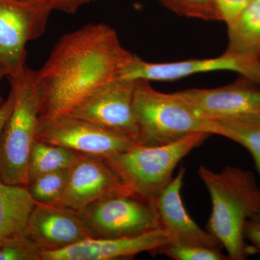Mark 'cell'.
I'll use <instances>...</instances> for the list:
<instances>
[{
    "mask_svg": "<svg viewBox=\"0 0 260 260\" xmlns=\"http://www.w3.org/2000/svg\"><path fill=\"white\" fill-rule=\"evenodd\" d=\"M133 109L142 145L168 144L198 133L213 135V121L178 92L162 93L148 80H136Z\"/></svg>",
    "mask_w": 260,
    "mask_h": 260,
    "instance_id": "cell-4",
    "label": "cell"
},
{
    "mask_svg": "<svg viewBox=\"0 0 260 260\" xmlns=\"http://www.w3.org/2000/svg\"><path fill=\"white\" fill-rule=\"evenodd\" d=\"M253 0H215L220 21L232 25Z\"/></svg>",
    "mask_w": 260,
    "mask_h": 260,
    "instance_id": "cell-24",
    "label": "cell"
},
{
    "mask_svg": "<svg viewBox=\"0 0 260 260\" xmlns=\"http://www.w3.org/2000/svg\"><path fill=\"white\" fill-rule=\"evenodd\" d=\"M96 0H44L48 8L53 11L61 12L66 14H75L83 5L93 3Z\"/></svg>",
    "mask_w": 260,
    "mask_h": 260,
    "instance_id": "cell-25",
    "label": "cell"
},
{
    "mask_svg": "<svg viewBox=\"0 0 260 260\" xmlns=\"http://www.w3.org/2000/svg\"><path fill=\"white\" fill-rule=\"evenodd\" d=\"M78 213L92 239L137 237L162 229L155 203L136 194L103 198Z\"/></svg>",
    "mask_w": 260,
    "mask_h": 260,
    "instance_id": "cell-6",
    "label": "cell"
},
{
    "mask_svg": "<svg viewBox=\"0 0 260 260\" xmlns=\"http://www.w3.org/2000/svg\"><path fill=\"white\" fill-rule=\"evenodd\" d=\"M230 71L260 87V60L224 54L208 59H191L173 62H148L133 54L123 67L119 78L148 81H172L199 73Z\"/></svg>",
    "mask_w": 260,
    "mask_h": 260,
    "instance_id": "cell-10",
    "label": "cell"
},
{
    "mask_svg": "<svg viewBox=\"0 0 260 260\" xmlns=\"http://www.w3.org/2000/svg\"><path fill=\"white\" fill-rule=\"evenodd\" d=\"M71 169L48 173L28 183L29 193L37 204H54L61 198L68 186Z\"/></svg>",
    "mask_w": 260,
    "mask_h": 260,
    "instance_id": "cell-20",
    "label": "cell"
},
{
    "mask_svg": "<svg viewBox=\"0 0 260 260\" xmlns=\"http://www.w3.org/2000/svg\"><path fill=\"white\" fill-rule=\"evenodd\" d=\"M220 249L203 246L169 244L161 248L157 254H164L176 260L229 259Z\"/></svg>",
    "mask_w": 260,
    "mask_h": 260,
    "instance_id": "cell-22",
    "label": "cell"
},
{
    "mask_svg": "<svg viewBox=\"0 0 260 260\" xmlns=\"http://www.w3.org/2000/svg\"><path fill=\"white\" fill-rule=\"evenodd\" d=\"M36 202L28 188L0 180V248L23 234Z\"/></svg>",
    "mask_w": 260,
    "mask_h": 260,
    "instance_id": "cell-16",
    "label": "cell"
},
{
    "mask_svg": "<svg viewBox=\"0 0 260 260\" xmlns=\"http://www.w3.org/2000/svg\"><path fill=\"white\" fill-rule=\"evenodd\" d=\"M213 135L225 137L244 147L254 159L260 179V120L213 121Z\"/></svg>",
    "mask_w": 260,
    "mask_h": 260,
    "instance_id": "cell-19",
    "label": "cell"
},
{
    "mask_svg": "<svg viewBox=\"0 0 260 260\" xmlns=\"http://www.w3.org/2000/svg\"><path fill=\"white\" fill-rule=\"evenodd\" d=\"M43 252L25 232L0 248V260H42Z\"/></svg>",
    "mask_w": 260,
    "mask_h": 260,
    "instance_id": "cell-23",
    "label": "cell"
},
{
    "mask_svg": "<svg viewBox=\"0 0 260 260\" xmlns=\"http://www.w3.org/2000/svg\"><path fill=\"white\" fill-rule=\"evenodd\" d=\"M22 1L34 2V3H44V0H22Z\"/></svg>",
    "mask_w": 260,
    "mask_h": 260,
    "instance_id": "cell-29",
    "label": "cell"
},
{
    "mask_svg": "<svg viewBox=\"0 0 260 260\" xmlns=\"http://www.w3.org/2000/svg\"><path fill=\"white\" fill-rule=\"evenodd\" d=\"M118 194H135L106 159L81 153L64 193L52 205L80 211L97 200Z\"/></svg>",
    "mask_w": 260,
    "mask_h": 260,
    "instance_id": "cell-12",
    "label": "cell"
},
{
    "mask_svg": "<svg viewBox=\"0 0 260 260\" xmlns=\"http://www.w3.org/2000/svg\"><path fill=\"white\" fill-rule=\"evenodd\" d=\"M25 233L44 251L59 250L91 239L78 211L56 205L37 203Z\"/></svg>",
    "mask_w": 260,
    "mask_h": 260,
    "instance_id": "cell-14",
    "label": "cell"
},
{
    "mask_svg": "<svg viewBox=\"0 0 260 260\" xmlns=\"http://www.w3.org/2000/svg\"><path fill=\"white\" fill-rule=\"evenodd\" d=\"M244 234L246 241H249L256 253L260 254V213L246 221Z\"/></svg>",
    "mask_w": 260,
    "mask_h": 260,
    "instance_id": "cell-26",
    "label": "cell"
},
{
    "mask_svg": "<svg viewBox=\"0 0 260 260\" xmlns=\"http://www.w3.org/2000/svg\"><path fill=\"white\" fill-rule=\"evenodd\" d=\"M228 46L225 53L260 60V0L251 4L228 26Z\"/></svg>",
    "mask_w": 260,
    "mask_h": 260,
    "instance_id": "cell-17",
    "label": "cell"
},
{
    "mask_svg": "<svg viewBox=\"0 0 260 260\" xmlns=\"http://www.w3.org/2000/svg\"><path fill=\"white\" fill-rule=\"evenodd\" d=\"M167 231L157 229L133 237L88 239L64 249L44 251L42 260H112L133 257L140 253L156 254L171 244Z\"/></svg>",
    "mask_w": 260,
    "mask_h": 260,
    "instance_id": "cell-13",
    "label": "cell"
},
{
    "mask_svg": "<svg viewBox=\"0 0 260 260\" xmlns=\"http://www.w3.org/2000/svg\"><path fill=\"white\" fill-rule=\"evenodd\" d=\"M133 54L106 23L88 24L61 37L37 71L39 121L69 114L85 97L117 78Z\"/></svg>",
    "mask_w": 260,
    "mask_h": 260,
    "instance_id": "cell-1",
    "label": "cell"
},
{
    "mask_svg": "<svg viewBox=\"0 0 260 260\" xmlns=\"http://www.w3.org/2000/svg\"><path fill=\"white\" fill-rule=\"evenodd\" d=\"M80 156L81 153L72 149L36 140L29 156L28 183L48 173L72 169Z\"/></svg>",
    "mask_w": 260,
    "mask_h": 260,
    "instance_id": "cell-18",
    "label": "cell"
},
{
    "mask_svg": "<svg viewBox=\"0 0 260 260\" xmlns=\"http://www.w3.org/2000/svg\"><path fill=\"white\" fill-rule=\"evenodd\" d=\"M36 140L107 159L139 142L70 115L39 121Z\"/></svg>",
    "mask_w": 260,
    "mask_h": 260,
    "instance_id": "cell-8",
    "label": "cell"
},
{
    "mask_svg": "<svg viewBox=\"0 0 260 260\" xmlns=\"http://www.w3.org/2000/svg\"><path fill=\"white\" fill-rule=\"evenodd\" d=\"M136 80L115 78L85 97L67 115L88 121L139 142L133 102Z\"/></svg>",
    "mask_w": 260,
    "mask_h": 260,
    "instance_id": "cell-9",
    "label": "cell"
},
{
    "mask_svg": "<svg viewBox=\"0 0 260 260\" xmlns=\"http://www.w3.org/2000/svg\"><path fill=\"white\" fill-rule=\"evenodd\" d=\"M179 16L205 21H220L215 0H157Z\"/></svg>",
    "mask_w": 260,
    "mask_h": 260,
    "instance_id": "cell-21",
    "label": "cell"
},
{
    "mask_svg": "<svg viewBox=\"0 0 260 260\" xmlns=\"http://www.w3.org/2000/svg\"><path fill=\"white\" fill-rule=\"evenodd\" d=\"M8 79L14 104L0 135V180L27 187L29 156L39 126L41 99L37 71L26 67L20 74Z\"/></svg>",
    "mask_w": 260,
    "mask_h": 260,
    "instance_id": "cell-3",
    "label": "cell"
},
{
    "mask_svg": "<svg viewBox=\"0 0 260 260\" xmlns=\"http://www.w3.org/2000/svg\"><path fill=\"white\" fill-rule=\"evenodd\" d=\"M51 12L45 3L0 0V65L8 78L26 68L27 44L46 31Z\"/></svg>",
    "mask_w": 260,
    "mask_h": 260,
    "instance_id": "cell-7",
    "label": "cell"
},
{
    "mask_svg": "<svg viewBox=\"0 0 260 260\" xmlns=\"http://www.w3.org/2000/svg\"><path fill=\"white\" fill-rule=\"evenodd\" d=\"M198 175L211 199L207 231L225 248L229 259H247L256 251L246 242L244 226L260 213V186L254 174L231 167L217 173L201 166Z\"/></svg>",
    "mask_w": 260,
    "mask_h": 260,
    "instance_id": "cell-2",
    "label": "cell"
},
{
    "mask_svg": "<svg viewBox=\"0 0 260 260\" xmlns=\"http://www.w3.org/2000/svg\"><path fill=\"white\" fill-rule=\"evenodd\" d=\"M185 173V169L181 167L177 175L154 201L161 228L169 234L171 244L221 249L216 238L203 230L186 211L181 194Z\"/></svg>",
    "mask_w": 260,
    "mask_h": 260,
    "instance_id": "cell-15",
    "label": "cell"
},
{
    "mask_svg": "<svg viewBox=\"0 0 260 260\" xmlns=\"http://www.w3.org/2000/svg\"><path fill=\"white\" fill-rule=\"evenodd\" d=\"M13 104H14V94L10 90L9 95L5 100V104L0 109V135H1L2 131L4 128L5 123H6L10 114H11Z\"/></svg>",
    "mask_w": 260,
    "mask_h": 260,
    "instance_id": "cell-27",
    "label": "cell"
},
{
    "mask_svg": "<svg viewBox=\"0 0 260 260\" xmlns=\"http://www.w3.org/2000/svg\"><path fill=\"white\" fill-rule=\"evenodd\" d=\"M210 135L195 133L155 146L138 143L106 160L135 194L154 202L172 181L173 173L181 159Z\"/></svg>",
    "mask_w": 260,
    "mask_h": 260,
    "instance_id": "cell-5",
    "label": "cell"
},
{
    "mask_svg": "<svg viewBox=\"0 0 260 260\" xmlns=\"http://www.w3.org/2000/svg\"><path fill=\"white\" fill-rule=\"evenodd\" d=\"M6 76V73H5V70H3V68H2L1 65H0V83H1L2 80L3 79V78H5ZM5 100L3 99V95H2L1 92H0V109L3 107V104H5Z\"/></svg>",
    "mask_w": 260,
    "mask_h": 260,
    "instance_id": "cell-28",
    "label": "cell"
},
{
    "mask_svg": "<svg viewBox=\"0 0 260 260\" xmlns=\"http://www.w3.org/2000/svg\"><path fill=\"white\" fill-rule=\"evenodd\" d=\"M178 93L209 120H260V87L243 77L220 88H190Z\"/></svg>",
    "mask_w": 260,
    "mask_h": 260,
    "instance_id": "cell-11",
    "label": "cell"
}]
</instances>
